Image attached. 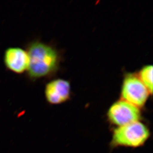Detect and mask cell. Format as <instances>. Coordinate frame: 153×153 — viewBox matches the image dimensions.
<instances>
[{"instance_id":"2","label":"cell","mask_w":153,"mask_h":153,"mask_svg":"<svg viewBox=\"0 0 153 153\" xmlns=\"http://www.w3.org/2000/svg\"><path fill=\"white\" fill-rule=\"evenodd\" d=\"M150 135L147 126L140 121L117 127L113 132L114 147L137 148L143 146Z\"/></svg>"},{"instance_id":"6","label":"cell","mask_w":153,"mask_h":153,"mask_svg":"<svg viewBox=\"0 0 153 153\" xmlns=\"http://www.w3.org/2000/svg\"><path fill=\"white\" fill-rule=\"evenodd\" d=\"M4 60L7 68L15 73L22 74L27 70V53L22 48L12 47L7 49L4 53Z\"/></svg>"},{"instance_id":"1","label":"cell","mask_w":153,"mask_h":153,"mask_svg":"<svg viewBox=\"0 0 153 153\" xmlns=\"http://www.w3.org/2000/svg\"><path fill=\"white\" fill-rule=\"evenodd\" d=\"M28 75L31 79L50 76L58 71L61 56L58 50L51 45L39 41L29 44Z\"/></svg>"},{"instance_id":"3","label":"cell","mask_w":153,"mask_h":153,"mask_svg":"<svg viewBox=\"0 0 153 153\" xmlns=\"http://www.w3.org/2000/svg\"><path fill=\"white\" fill-rule=\"evenodd\" d=\"M151 95L149 90L135 73H126L121 84L120 99L141 108Z\"/></svg>"},{"instance_id":"4","label":"cell","mask_w":153,"mask_h":153,"mask_svg":"<svg viewBox=\"0 0 153 153\" xmlns=\"http://www.w3.org/2000/svg\"><path fill=\"white\" fill-rule=\"evenodd\" d=\"M107 117L110 123L117 127L140 121V108L124 100L114 102L107 111Z\"/></svg>"},{"instance_id":"5","label":"cell","mask_w":153,"mask_h":153,"mask_svg":"<svg viewBox=\"0 0 153 153\" xmlns=\"http://www.w3.org/2000/svg\"><path fill=\"white\" fill-rule=\"evenodd\" d=\"M45 95L47 101L52 105H59L67 102L71 98L70 82L61 78L50 81L45 87Z\"/></svg>"},{"instance_id":"7","label":"cell","mask_w":153,"mask_h":153,"mask_svg":"<svg viewBox=\"0 0 153 153\" xmlns=\"http://www.w3.org/2000/svg\"><path fill=\"white\" fill-rule=\"evenodd\" d=\"M137 75L152 95L153 93V66L149 65H145L140 69Z\"/></svg>"}]
</instances>
